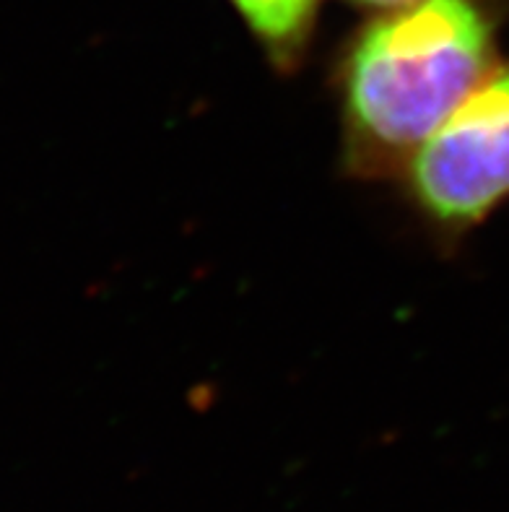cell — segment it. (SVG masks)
<instances>
[{"mask_svg":"<svg viewBox=\"0 0 509 512\" xmlns=\"http://www.w3.org/2000/svg\"><path fill=\"white\" fill-rule=\"evenodd\" d=\"M494 71V21L478 0H416L356 39L346 71L351 154L372 169L411 162Z\"/></svg>","mask_w":509,"mask_h":512,"instance_id":"1","label":"cell"},{"mask_svg":"<svg viewBox=\"0 0 509 512\" xmlns=\"http://www.w3.org/2000/svg\"><path fill=\"white\" fill-rule=\"evenodd\" d=\"M354 3H361V6H372V8H387V11H393V8L411 6V3H416V0H354Z\"/></svg>","mask_w":509,"mask_h":512,"instance_id":"4","label":"cell"},{"mask_svg":"<svg viewBox=\"0 0 509 512\" xmlns=\"http://www.w3.org/2000/svg\"><path fill=\"white\" fill-rule=\"evenodd\" d=\"M408 175L416 203L445 227H471L509 198V65L421 143Z\"/></svg>","mask_w":509,"mask_h":512,"instance_id":"2","label":"cell"},{"mask_svg":"<svg viewBox=\"0 0 509 512\" xmlns=\"http://www.w3.org/2000/svg\"><path fill=\"white\" fill-rule=\"evenodd\" d=\"M276 63H294L310 37L320 0H232Z\"/></svg>","mask_w":509,"mask_h":512,"instance_id":"3","label":"cell"}]
</instances>
